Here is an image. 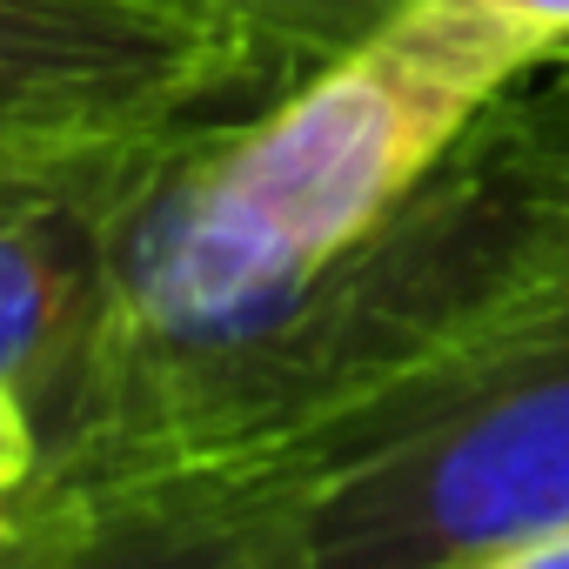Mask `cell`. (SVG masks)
<instances>
[{
    "instance_id": "1",
    "label": "cell",
    "mask_w": 569,
    "mask_h": 569,
    "mask_svg": "<svg viewBox=\"0 0 569 569\" xmlns=\"http://www.w3.org/2000/svg\"><path fill=\"white\" fill-rule=\"evenodd\" d=\"M562 48L489 0H416L248 114H188L114 161V316L48 469L81 496L181 476L221 382L409 201L449 141Z\"/></svg>"
},
{
    "instance_id": "2",
    "label": "cell",
    "mask_w": 569,
    "mask_h": 569,
    "mask_svg": "<svg viewBox=\"0 0 569 569\" xmlns=\"http://www.w3.org/2000/svg\"><path fill=\"white\" fill-rule=\"evenodd\" d=\"M569 522V296L309 489L322 569H456Z\"/></svg>"
},
{
    "instance_id": "3",
    "label": "cell",
    "mask_w": 569,
    "mask_h": 569,
    "mask_svg": "<svg viewBox=\"0 0 569 569\" xmlns=\"http://www.w3.org/2000/svg\"><path fill=\"white\" fill-rule=\"evenodd\" d=\"M268 101L228 0H0V161L161 134Z\"/></svg>"
},
{
    "instance_id": "4",
    "label": "cell",
    "mask_w": 569,
    "mask_h": 569,
    "mask_svg": "<svg viewBox=\"0 0 569 569\" xmlns=\"http://www.w3.org/2000/svg\"><path fill=\"white\" fill-rule=\"evenodd\" d=\"M121 148L0 161V396L28 416L41 476L68 456L108 349Z\"/></svg>"
},
{
    "instance_id": "5",
    "label": "cell",
    "mask_w": 569,
    "mask_h": 569,
    "mask_svg": "<svg viewBox=\"0 0 569 569\" xmlns=\"http://www.w3.org/2000/svg\"><path fill=\"white\" fill-rule=\"evenodd\" d=\"M309 476L188 469L94 496V522L61 569H322Z\"/></svg>"
},
{
    "instance_id": "6",
    "label": "cell",
    "mask_w": 569,
    "mask_h": 569,
    "mask_svg": "<svg viewBox=\"0 0 569 569\" xmlns=\"http://www.w3.org/2000/svg\"><path fill=\"white\" fill-rule=\"evenodd\" d=\"M261 54L268 94H289L296 81L349 61L376 34H389L416 0H228Z\"/></svg>"
},
{
    "instance_id": "7",
    "label": "cell",
    "mask_w": 569,
    "mask_h": 569,
    "mask_svg": "<svg viewBox=\"0 0 569 569\" xmlns=\"http://www.w3.org/2000/svg\"><path fill=\"white\" fill-rule=\"evenodd\" d=\"M88 522H94V496L54 476H28L21 489L0 496V569H61L88 536Z\"/></svg>"
},
{
    "instance_id": "8",
    "label": "cell",
    "mask_w": 569,
    "mask_h": 569,
    "mask_svg": "<svg viewBox=\"0 0 569 569\" xmlns=\"http://www.w3.org/2000/svg\"><path fill=\"white\" fill-rule=\"evenodd\" d=\"M456 569H569V522L562 529H536V536H516V542H496Z\"/></svg>"
},
{
    "instance_id": "9",
    "label": "cell",
    "mask_w": 569,
    "mask_h": 569,
    "mask_svg": "<svg viewBox=\"0 0 569 569\" xmlns=\"http://www.w3.org/2000/svg\"><path fill=\"white\" fill-rule=\"evenodd\" d=\"M28 476H41L34 429H28V416L14 409V396H0V496H8V489H21Z\"/></svg>"
},
{
    "instance_id": "10",
    "label": "cell",
    "mask_w": 569,
    "mask_h": 569,
    "mask_svg": "<svg viewBox=\"0 0 569 569\" xmlns=\"http://www.w3.org/2000/svg\"><path fill=\"white\" fill-rule=\"evenodd\" d=\"M489 8L522 21V28H536V34H549L562 48V61H569V0H489Z\"/></svg>"
}]
</instances>
